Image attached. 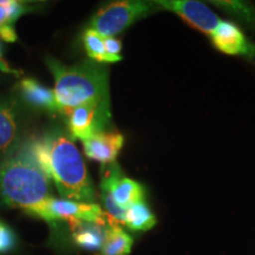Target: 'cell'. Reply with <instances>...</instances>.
<instances>
[{
	"instance_id": "1",
	"label": "cell",
	"mask_w": 255,
	"mask_h": 255,
	"mask_svg": "<svg viewBox=\"0 0 255 255\" xmlns=\"http://www.w3.org/2000/svg\"><path fill=\"white\" fill-rule=\"evenodd\" d=\"M37 137L24 138L0 167V199L11 208L43 220L50 199L49 175L36 152Z\"/></svg>"
},
{
	"instance_id": "2",
	"label": "cell",
	"mask_w": 255,
	"mask_h": 255,
	"mask_svg": "<svg viewBox=\"0 0 255 255\" xmlns=\"http://www.w3.org/2000/svg\"><path fill=\"white\" fill-rule=\"evenodd\" d=\"M36 152L62 199L96 203L97 196L87 165L71 137L60 130H53L37 138Z\"/></svg>"
},
{
	"instance_id": "3",
	"label": "cell",
	"mask_w": 255,
	"mask_h": 255,
	"mask_svg": "<svg viewBox=\"0 0 255 255\" xmlns=\"http://www.w3.org/2000/svg\"><path fill=\"white\" fill-rule=\"evenodd\" d=\"M55 78V92L58 113L68 116L75 108L88 103L110 102L109 69L92 59L65 65L56 58L45 59Z\"/></svg>"
},
{
	"instance_id": "4",
	"label": "cell",
	"mask_w": 255,
	"mask_h": 255,
	"mask_svg": "<svg viewBox=\"0 0 255 255\" xmlns=\"http://www.w3.org/2000/svg\"><path fill=\"white\" fill-rule=\"evenodd\" d=\"M161 9L155 1L123 0L102 7L90 21V28L103 37H115L139 19Z\"/></svg>"
},
{
	"instance_id": "5",
	"label": "cell",
	"mask_w": 255,
	"mask_h": 255,
	"mask_svg": "<svg viewBox=\"0 0 255 255\" xmlns=\"http://www.w3.org/2000/svg\"><path fill=\"white\" fill-rule=\"evenodd\" d=\"M71 220L100 223L103 226H108L114 221L97 203H82L56 197L47 200L43 221L53 226L57 222H69Z\"/></svg>"
},
{
	"instance_id": "6",
	"label": "cell",
	"mask_w": 255,
	"mask_h": 255,
	"mask_svg": "<svg viewBox=\"0 0 255 255\" xmlns=\"http://www.w3.org/2000/svg\"><path fill=\"white\" fill-rule=\"evenodd\" d=\"M111 117L110 102H102L75 108L66 116V120L72 137L83 142L97 133L108 131Z\"/></svg>"
},
{
	"instance_id": "7",
	"label": "cell",
	"mask_w": 255,
	"mask_h": 255,
	"mask_svg": "<svg viewBox=\"0 0 255 255\" xmlns=\"http://www.w3.org/2000/svg\"><path fill=\"white\" fill-rule=\"evenodd\" d=\"M23 141L20 104L14 98L0 100V167Z\"/></svg>"
},
{
	"instance_id": "8",
	"label": "cell",
	"mask_w": 255,
	"mask_h": 255,
	"mask_svg": "<svg viewBox=\"0 0 255 255\" xmlns=\"http://www.w3.org/2000/svg\"><path fill=\"white\" fill-rule=\"evenodd\" d=\"M101 189L109 191L115 202L123 209L144 201V189L141 183L124 176L116 162L104 164L102 168Z\"/></svg>"
},
{
	"instance_id": "9",
	"label": "cell",
	"mask_w": 255,
	"mask_h": 255,
	"mask_svg": "<svg viewBox=\"0 0 255 255\" xmlns=\"http://www.w3.org/2000/svg\"><path fill=\"white\" fill-rule=\"evenodd\" d=\"M155 4L161 9L180 15L190 26L209 36L221 23V19L208 6L196 0H158Z\"/></svg>"
},
{
	"instance_id": "10",
	"label": "cell",
	"mask_w": 255,
	"mask_h": 255,
	"mask_svg": "<svg viewBox=\"0 0 255 255\" xmlns=\"http://www.w3.org/2000/svg\"><path fill=\"white\" fill-rule=\"evenodd\" d=\"M214 46L222 53L244 56L255 60V44L245 36L239 26L231 21H223L210 34Z\"/></svg>"
},
{
	"instance_id": "11",
	"label": "cell",
	"mask_w": 255,
	"mask_h": 255,
	"mask_svg": "<svg viewBox=\"0 0 255 255\" xmlns=\"http://www.w3.org/2000/svg\"><path fill=\"white\" fill-rule=\"evenodd\" d=\"M124 137L116 131H104L83 141L84 152L90 159L110 164L116 162L121 149L123 148Z\"/></svg>"
},
{
	"instance_id": "12",
	"label": "cell",
	"mask_w": 255,
	"mask_h": 255,
	"mask_svg": "<svg viewBox=\"0 0 255 255\" xmlns=\"http://www.w3.org/2000/svg\"><path fill=\"white\" fill-rule=\"evenodd\" d=\"M18 92L20 97L31 107L49 113H58L55 92L34 79L25 78L19 82Z\"/></svg>"
},
{
	"instance_id": "13",
	"label": "cell",
	"mask_w": 255,
	"mask_h": 255,
	"mask_svg": "<svg viewBox=\"0 0 255 255\" xmlns=\"http://www.w3.org/2000/svg\"><path fill=\"white\" fill-rule=\"evenodd\" d=\"M68 223L72 232L73 241L79 248L88 252L101 251L105 240L107 226L79 220H71Z\"/></svg>"
},
{
	"instance_id": "14",
	"label": "cell",
	"mask_w": 255,
	"mask_h": 255,
	"mask_svg": "<svg viewBox=\"0 0 255 255\" xmlns=\"http://www.w3.org/2000/svg\"><path fill=\"white\" fill-rule=\"evenodd\" d=\"M132 238L124 232L120 223L110 222L105 229V240L97 255H130Z\"/></svg>"
},
{
	"instance_id": "15",
	"label": "cell",
	"mask_w": 255,
	"mask_h": 255,
	"mask_svg": "<svg viewBox=\"0 0 255 255\" xmlns=\"http://www.w3.org/2000/svg\"><path fill=\"white\" fill-rule=\"evenodd\" d=\"M156 216L144 201L137 202L126 209L124 225L133 232H146L155 227Z\"/></svg>"
},
{
	"instance_id": "16",
	"label": "cell",
	"mask_w": 255,
	"mask_h": 255,
	"mask_svg": "<svg viewBox=\"0 0 255 255\" xmlns=\"http://www.w3.org/2000/svg\"><path fill=\"white\" fill-rule=\"evenodd\" d=\"M83 41H84L85 50L89 58L95 60L97 63H117L116 59L111 58L107 53L104 45V37L101 36L100 33L88 28L83 34Z\"/></svg>"
},
{
	"instance_id": "17",
	"label": "cell",
	"mask_w": 255,
	"mask_h": 255,
	"mask_svg": "<svg viewBox=\"0 0 255 255\" xmlns=\"http://www.w3.org/2000/svg\"><path fill=\"white\" fill-rule=\"evenodd\" d=\"M26 11H28V7L20 1H14V0L0 1V26L12 25Z\"/></svg>"
},
{
	"instance_id": "18",
	"label": "cell",
	"mask_w": 255,
	"mask_h": 255,
	"mask_svg": "<svg viewBox=\"0 0 255 255\" xmlns=\"http://www.w3.org/2000/svg\"><path fill=\"white\" fill-rule=\"evenodd\" d=\"M18 244V239L15 233L6 225L0 221V254L9 253L13 251Z\"/></svg>"
},
{
	"instance_id": "19",
	"label": "cell",
	"mask_w": 255,
	"mask_h": 255,
	"mask_svg": "<svg viewBox=\"0 0 255 255\" xmlns=\"http://www.w3.org/2000/svg\"><path fill=\"white\" fill-rule=\"evenodd\" d=\"M104 45L107 53L111 58L116 59L117 62L122 60V56L120 55L121 50H122V43L115 37H104Z\"/></svg>"
},
{
	"instance_id": "20",
	"label": "cell",
	"mask_w": 255,
	"mask_h": 255,
	"mask_svg": "<svg viewBox=\"0 0 255 255\" xmlns=\"http://www.w3.org/2000/svg\"><path fill=\"white\" fill-rule=\"evenodd\" d=\"M0 38L7 43H14L17 40V34L12 25H2L0 26Z\"/></svg>"
},
{
	"instance_id": "21",
	"label": "cell",
	"mask_w": 255,
	"mask_h": 255,
	"mask_svg": "<svg viewBox=\"0 0 255 255\" xmlns=\"http://www.w3.org/2000/svg\"><path fill=\"white\" fill-rule=\"evenodd\" d=\"M0 70H1V71H4V72H13L14 71V70H12L11 68H9L7 64H6L5 60L2 59L1 47H0Z\"/></svg>"
}]
</instances>
